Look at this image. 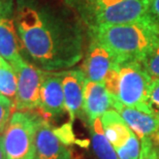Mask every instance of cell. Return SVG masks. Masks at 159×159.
Returning a JSON list of instances; mask_svg holds the SVG:
<instances>
[{"label":"cell","instance_id":"6da1fadb","mask_svg":"<svg viewBox=\"0 0 159 159\" xmlns=\"http://www.w3.org/2000/svg\"><path fill=\"white\" fill-rule=\"evenodd\" d=\"M15 20L21 54L43 71H62L84 56V27L67 3L18 0Z\"/></svg>","mask_w":159,"mask_h":159},{"label":"cell","instance_id":"7a4b0ae2","mask_svg":"<svg viewBox=\"0 0 159 159\" xmlns=\"http://www.w3.org/2000/svg\"><path fill=\"white\" fill-rule=\"evenodd\" d=\"M89 36L110 50L120 62H141L149 49L159 39V30L144 16L130 23L107 25L88 30Z\"/></svg>","mask_w":159,"mask_h":159},{"label":"cell","instance_id":"3957f363","mask_svg":"<svg viewBox=\"0 0 159 159\" xmlns=\"http://www.w3.org/2000/svg\"><path fill=\"white\" fill-rule=\"evenodd\" d=\"M152 77L138 60L119 62L104 79L111 97L124 106L155 114L149 103V90Z\"/></svg>","mask_w":159,"mask_h":159},{"label":"cell","instance_id":"277c9868","mask_svg":"<svg viewBox=\"0 0 159 159\" xmlns=\"http://www.w3.org/2000/svg\"><path fill=\"white\" fill-rule=\"evenodd\" d=\"M89 29L135 22L147 12L149 0H66Z\"/></svg>","mask_w":159,"mask_h":159},{"label":"cell","instance_id":"5b68a950","mask_svg":"<svg viewBox=\"0 0 159 159\" xmlns=\"http://www.w3.org/2000/svg\"><path fill=\"white\" fill-rule=\"evenodd\" d=\"M39 114L15 111L1 139L6 159H34Z\"/></svg>","mask_w":159,"mask_h":159},{"label":"cell","instance_id":"8992f818","mask_svg":"<svg viewBox=\"0 0 159 159\" xmlns=\"http://www.w3.org/2000/svg\"><path fill=\"white\" fill-rule=\"evenodd\" d=\"M18 78L17 100L15 110L31 112L39 107V92L43 70L21 57L14 64Z\"/></svg>","mask_w":159,"mask_h":159},{"label":"cell","instance_id":"52a82bcc","mask_svg":"<svg viewBox=\"0 0 159 159\" xmlns=\"http://www.w3.org/2000/svg\"><path fill=\"white\" fill-rule=\"evenodd\" d=\"M0 56L9 64L23 57L16 26L14 0H0Z\"/></svg>","mask_w":159,"mask_h":159},{"label":"cell","instance_id":"ba28073f","mask_svg":"<svg viewBox=\"0 0 159 159\" xmlns=\"http://www.w3.org/2000/svg\"><path fill=\"white\" fill-rule=\"evenodd\" d=\"M119 62V59L110 50L102 46L99 41L90 37V43L81 70L88 81L103 83L111 69Z\"/></svg>","mask_w":159,"mask_h":159},{"label":"cell","instance_id":"9c48e42d","mask_svg":"<svg viewBox=\"0 0 159 159\" xmlns=\"http://www.w3.org/2000/svg\"><path fill=\"white\" fill-rule=\"evenodd\" d=\"M71 152L56 134L50 122L39 116L35 133L34 159H71Z\"/></svg>","mask_w":159,"mask_h":159},{"label":"cell","instance_id":"30bf717a","mask_svg":"<svg viewBox=\"0 0 159 159\" xmlns=\"http://www.w3.org/2000/svg\"><path fill=\"white\" fill-rule=\"evenodd\" d=\"M39 109L49 117H58L66 112L61 71H43Z\"/></svg>","mask_w":159,"mask_h":159},{"label":"cell","instance_id":"8fae6325","mask_svg":"<svg viewBox=\"0 0 159 159\" xmlns=\"http://www.w3.org/2000/svg\"><path fill=\"white\" fill-rule=\"evenodd\" d=\"M62 87L66 113L70 122L84 115V91L86 78L80 69L62 70Z\"/></svg>","mask_w":159,"mask_h":159},{"label":"cell","instance_id":"7c38bea8","mask_svg":"<svg viewBox=\"0 0 159 159\" xmlns=\"http://www.w3.org/2000/svg\"><path fill=\"white\" fill-rule=\"evenodd\" d=\"M112 107L120 114L139 139L156 136L159 132V115L157 114H149L135 107L124 106L115 98H112Z\"/></svg>","mask_w":159,"mask_h":159},{"label":"cell","instance_id":"4fadbf2b","mask_svg":"<svg viewBox=\"0 0 159 159\" xmlns=\"http://www.w3.org/2000/svg\"><path fill=\"white\" fill-rule=\"evenodd\" d=\"M112 107V98L104 83L86 80L84 91V115L89 125L95 119L100 118Z\"/></svg>","mask_w":159,"mask_h":159},{"label":"cell","instance_id":"5bb4252c","mask_svg":"<svg viewBox=\"0 0 159 159\" xmlns=\"http://www.w3.org/2000/svg\"><path fill=\"white\" fill-rule=\"evenodd\" d=\"M101 123L109 142L114 149L120 148L128 141L132 130L116 110L110 109L100 117Z\"/></svg>","mask_w":159,"mask_h":159},{"label":"cell","instance_id":"9a60e30c","mask_svg":"<svg viewBox=\"0 0 159 159\" xmlns=\"http://www.w3.org/2000/svg\"><path fill=\"white\" fill-rule=\"evenodd\" d=\"M90 133L93 152L98 159H119L115 149L104 133L100 118L95 119L90 124Z\"/></svg>","mask_w":159,"mask_h":159},{"label":"cell","instance_id":"2e32d148","mask_svg":"<svg viewBox=\"0 0 159 159\" xmlns=\"http://www.w3.org/2000/svg\"><path fill=\"white\" fill-rule=\"evenodd\" d=\"M18 78L14 67L1 58L0 60V94L16 104L17 100Z\"/></svg>","mask_w":159,"mask_h":159},{"label":"cell","instance_id":"e0dca14e","mask_svg":"<svg viewBox=\"0 0 159 159\" xmlns=\"http://www.w3.org/2000/svg\"><path fill=\"white\" fill-rule=\"evenodd\" d=\"M141 63L152 78H159V39L143 57Z\"/></svg>","mask_w":159,"mask_h":159},{"label":"cell","instance_id":"ac0fdd59","mask_svg":"<svg viewBox=\"0 0 159 159\" xmlns=\"http://www.w3.org/2000/svg\"><path fill=\"white\" fill-rule=\"evenodd\" d=\"M119 159H139L141 152V141L138 135L132 132L129 139L122 147L115 149Z\"/></svg>","mask_w":159,"mask_h":159},{"label":"cell","instance_id":"d6986e66","mask_svg":"<svg viewBox=\"0 0 159 159\" xmlns=\"http://www.w3.org/2000/svg\"><path fill=\"white\" fill-rule=\"evenodd\" d=\"M141 141V152L139 159H159V151L151 138L145 136L139 139Z\"/></svg>","mask_w":159,"mask_h":159},{"label":"cell","instance_id":"ffe728a7","mask_svg":"<svg viewBox=\"0 0 159 159\" xmlns=\"http://www.w3.org/2000/svg\"><path fill=\"white\" fill-rule=\"evenodd\" d=\"M15 106L11 101L4 99L0 101V135H2L6 126L15 112Z\"/></svg>","mask_w":159,"mask_h":159},{"label":"cell","instance_id":"44dd1931","mask_svg":"<svg viewBox=\"0 0 159 159\" xmlns=\"http://www.w3.org/2000/svg\"><path fill=\"white\" fill-rule=\"evenodd\" d=\"M149 103L153 112L159 115V78H152L149 90Z\"/></svg>","mask_w":159,"mask_h":159},{"label":"cell","instance_id":"7402d4cb","mask_svg":"<svg viewBox=\"0 0 159 159\" xmlns=\"http://www.w3.org/2000/svg\"><path fill=\"white\" fill-rule=\"evenodd\" d=\"M145 16L159 30V0H149L148 9Z\"/></svg>","mask_w":159,"mask_h":159},{"label":"cell","instance_id":"603a6c76","mask_svg":"<svg viewBox=\"0 0 159 159\" xmlns=\"http://www.w3.org/2000/svg\"><path fill=\"white\" fill-rule=\"evenodd\" d=\"M0 159H6V157H5V153H4V150H3V145H2L1 135H0Z\"/></svg>","mask_w":159,"mask_h":159},{"label":"cell","instance_id":"cb8c5ba5","mask_svg":"<svg viewBox=\"0 0 159 159\" xmlns=\"http://www.w3.org/2000/svg\"><path fill=\"white\" fill-rule=\"evenodd\" d=\"M4 99H7V98H5L4 96H2V95L0 94V101H1V100H4Z\"/></svg>","mask_w":159,"mask_h":159},{"label":"cell","instance_id":"d4e9b609","mask_svg":"<svg viewBox=\"0 0 159 159\" xmlns=\"http://www.w3.org/2000/svg\"><path fill=\"white\" fill-rule=\"evenodd\" d=\"M155 138H156V139H157V142H158V144H159V132L156 134V136H155Z\"/></svg>","mask_w":159,"mask_h":159},{"label":"cell","instance_id":"484cf974","mask_svg":"<svg viewBox=\"0 0 159 159\" xmlns=\"http://www.w3.org/2000/svg\"><path fill=\"white\" fill-rule=\"evenodd\" d=\"M1 58H2V57H1V56H0V60H1Z\"/></svg>","mask_w":159,"mask_h":159}]
</instances>
